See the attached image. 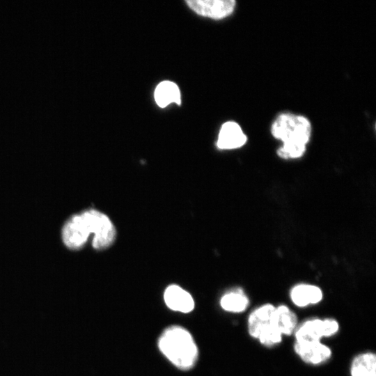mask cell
<instances>
[{
	"label": "cell",
	"mask_w": 376,
	"mask_h": 376,
	"mask_svg": "<svg viewBox=\"0 0 376 376\" xmlns=\"http://www.w3.org/2000/svg\"><path fill=\"white\" fill-rule=\"evenodd\" d=\"M220 304L225 311L239 313L246 308L249 299L242 290L237 289L224 295L221 299Z\"/></svg>",
	"instance_id": "14"
},
{
	"label": "cell",
	"mask_w": 376,
	"mask_h": 376,
	"mask_svg": "<svg viewBox=\"0 0 376 376\" xmlns=\"http://www.w3.org/2000/svg\"><path fill=\"white\" fill-rule=\"evenodd\" d=\"M294 349L295 352L304 361L314 365L326 361L331 355L330 348L320 341H297L295 344Z\"/></svg>",
	"instance_id": "6"
},
{
	"label": "cell",
	"mask_w": 376,
	"mask_h": 376,
	"mask_svg": "<svg viewBox=\"0 0 376 376\" xmlns=\"http://www.w3.org/2000/svg\"><path fill=\"white\" fill-rule=\"evenodd\" d=\"M158 346L163 354L177 368L188 370L198 359V348L191 334L180 326H171L164 331Z\"/></svg>",
	"instance_id": "2"
},
{
	"label": "cell",
	"mask_w": 376,
	"mask_h": 376,
	"mask_svg": "<svg viewBox=\"0 0 376 376\" xmlns=\"http://www.w3.org/2000/svg\"><path fill=\"white\" fill-rule=\"evenodd\" d=\"M338 323L332 319H312L303 322L296 330L298 342L320 341L322 337H329L338 330Z\"/></svg>",
	"instance_id": "4"
},
{
	"label": "cell",
	"mask_w": 376,
	"mask_h": 376,
	"mask_svg": "<svg viewBox=\"0 0 376 376\" xmlns=\"http://www.w3.org/2000/svg\"><path fill=\"white\" fill-rule=\"evenodd\" d=\"M188 6L197 14L214 19H223L234 10V0H187Z\"/></svg>",
	"instance_id": "5"
},
{
	"label": "cell",
	"mask_w": 376,
	"mask_h": 376,
	"mask_svg": "<svg viewBox=\"0 0 376 376\" xmlns=\"http://www.w3.org/2000/svg\"><path fill=\"white\" fill-rule=\"evenodd\" d=\"M164 299L166 306L173 311L189 313L194 308L191 295L177 285H171L165 290Z\"/></svg>",
	"instance_id": "8"
},
{
	"label": "cell",
	"mask_w": 376,
	"mask_h": 376,
	"mask_svg": "<svg viewBox=\"0 0 376 376\" xmlns=\"http://www.w3.org/2000/svg\"><path fill=\"white\" fill-rule=\"evenodd\" d=\"M93 234V246L102 249L114 241L116 230L110 219L104 213L91 209L70 217L62 230L65 245L72 249H81Z\"/></svg>",
	"instance_id": "1"
},
{
	"label": "cell",
	"mask_w": 376,
	"mask_h": 376,
	"mask_svg": "<svg viewBox=\"0 0 376 376\" xmlns=\"http://www.w3.org/2000/svg\"><path fill=\"white\" fill-rule=\"evenodd\" d=\"M350 373L352 376H375V354L366 352L356 357L352 363Z\"/></svg>",
	"instance_id": "13"
},
{
	"label": "cell",
	"mask_w": 376,
	"mask_h": 376,
	"mask_svg": "<svg viewBox=\"0 0 376 376\" xmlns=\"http://www.w3.org/2000/svg\"><path fill=\"white\" fill-rule=\"evenodd\" d=\"M281 336L282 334L271 324L260 331L258 338L263 345L271 346L280 343Z\"/></svg>",
	"instance_id": "15"
},
{
	"label": "cell",
	"mask_w": 376,
	"mask_h": 376,
	"mask_svg": "<svg viewBox=\"0 0 376 376\" xmlns=\"http://www.w3.org/2000/svg\"><path fill=\"white\" fill-rule=\"evenodd\" d=\"M273 136L283 145H304L308 142L311 134L310 121L304 116L290 113L280 114L271 127Z\"/></svg>",
	"instance_id": "3"
},
{
	"label": "cell",
	"mask_w": 376,
	"mask_h": 376,
	"mask_svg": "<svg viewBox=\"0 0 376 376\" xmlns=\"http://www.w3.org/2000/svg\"><path fill=\"white\" fill-rule=\"evenodd\" d=\"M247 137L235 122L228 121L220 129L217 145L220 149H235L242 147Z\"/></svg>",
	"instance_id": "7"
},
{
	"label": "cell",
	"mask_w": 376,
	"mask_h": 376,
	"mask_svg": "<svg viewBox=\"0 0 376 376\" xmlns=\"http://www.w3.org/2000/svg\"><path fill=\"white\" fill-rule=\"evenodd\" d=\"M275 309L273 305L267 304L256 308L249 315L248 331L252 337L258 338L260 331L272 324Z\"/></svg>",
	"instance_id": "9"
},
{
	"label": "cell",
	"mask_w": 376,
	"mask_h": 376,
	"mask_svg": "<svg viewBox=\"0 0 376 376\" xmlns=\"http://www.w3.org/2000/svg\"><path fill=\"white\" fill-rule=\"evenodd\" d=\"M154 96L156 103L162 108L166 107L172 102L178 105L181 103L178 86L170 81H164L159 83L155 88Z\"/></svg>",
	"instance_id": "12"
},
{
	"label": "cell",
	"mask_w": 376,
	"mask_h": 376,
	"mask_svg": "<svg viewBox=\"0 0 376 376\" xmlns=\"http://www.w3.org/2000/svg\"><path fill=\"white\" fill-rule=\"evenodd\" d=\"M290 297L293 303L300 307L317 304L322 298L320 288L312 285H298L293 288Z\"/></svg>",
	"instance_id": "10"
},
{
	"label": "cell",
	"mask_w": 376,
	"mask_h": 376,
	"mask_svg": "<svg viewBox=\"0 0 376 376\" xmlns=\"http://www.w3.org/2000/svg\"><path fill=\"white\" fill-rule=\"evenodd\" d=\"M272 324L282 334L290 335L297 326V318L288 306L281 305L276 308Z\"/></svg>",
	"instance_id": "11"
}]
</instances>
